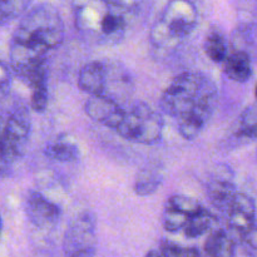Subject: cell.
<instances>
[{"label":"cell","instance_id":"obj_1","mask_svg":"<svg viewBox=\"0 0 257 257\" xmlns=\"http://www.w3.org/2000/svg\"><path fill=\"white\" fill-rule=\"evenodd\" d=\"M64 23L50 3L30 8L22 17L10 40L9 65L24 83L49 67L48 53L64 40Z\"/></svg>","mask_w":257,"mask_h":257},{"label":"cell","instance_id":"obj_2","mask_svg":"<svg viewBox=\"0 0 257 257\" xmlns=\"http://www.w3.org/2000/svg\"><path fill=\"white\" fill-rule=\"evenodd\" d=\"M217 104L215 83L198 72L178 74L168 84L160 99L163 113L177 120L178 133L192 141L202 132Z\"/></svg>","mask_w":257,"mask_h":257},{"label":"cell","instance_id":"obj_3","mask_svg":"<svg viewBox=\"0 0 257 257\" xmlns=\"http://www.w3.org/2000/svg\"><path fill=\"white\" fill-rule=\"evenodd\" d=\"M78 32L97 44L120 42L128 27L130 10L107 0H72Z\"/></svg>","mask_w":257,"mask_h":257},{"label":"cell","instance_id":"obj_4","mask_svg":"<svg viewBox=\"0 0 257 257\" xmlns=\"http://www.w3.org/2000/svg\"><path fill=\"white\" fill-rule=\"evenodd\" d=\"M198 23V10L191 0H170L151 28V44L161 50L177 48Z\"/></svg>","mask_w":257,"mask_h":257},{"label":"cell","instance_id":"obj_5","mask_svg":"<svg viewBox=\"0 0 257 257\" xmlns=\"http://www.w3.org/2000/svg\"><path fill=\"white\" fill-rule=\"evenodd\" d=\"M115 132L130 142L152 146L162 138L163 119L147 103H136L125 110L124 118Z\"/></svg>","mask_w":257,"mask_h":257},{"label":"cell","instance_id":"obj_6","mask_svg":"<svg viewBox=\"0 0 257 257\" xmlns=\"http://www.w3.org/2000/svg\"><path fill=\"white\" fill-rule=\"evenodd\" d=\"M32 130L29 109L25 104H17L9 112L2 132V171L3 175L25 152Z\"/></svg>","mask_w":257,"mask_h":257},{"label":"cell","instance_id":"obj_7","mask_svg":"<svg viewBox=\"0 0 257 257\" xmlns=\"http://www.w3.org/2000/svg\"><path fill=\"white\" fill-rule=\"evenodd\" d=\"M97 220L90 211L79 213L68 226L63 241L67 257H94L97 252Z\"/></svg>","mask_w":257,"mask_h":257},{"label":"cell","instance_id":"obj_8","mask_svg":"<svg viewBox=\"0 0 257 257\" xmlns=\"http://www.w3.org/2000/svg\"><path fill=\"white\" fill-rule=\"evenodd\" d=\"M84 112L92 120L114 131L125 115V110L119 103L107 94L90 97L84 104Z\"/></svg>","mask_w":257,"mask_h":257},{"label":"cell","instance_id":"obj_9","mask_svg":"<svg viewBox=\"0 0 257 257\" xmlns=\"http://www.w3.org/2000/svg\"><path fill=\"white\" fill-rule=\"evenodd\" d=\"M226 215L230 232L237 235L240 240L241 236L247 232L256 222L255 201L246 193L237 192L231 201Z\"/></svg>","mask_w":257,"mask_h":257},{"label":"cell","instance_id":"obj_10","mask_svg":"<svg viewBox=\"0 0 257 257\" xmlns=\"http://www.w3.org/2000/svg\"><path fill=\"white\" fill-rule=\"evenodd\" d=\"M25 213L30 222L42 230H50L59 221L60 208L39 192H29L25 201Z\"/></svg>","mask_w":257,"mask_h":257},{"label":"cell","instance_id":"obj_11","mask_svg":"<svg viewBox=\"0 0 257 257\" xmlns=\"http://www.w3.org/2000/svg\"><path fill=\"white\" fill-rule=\"evenodd\" d=\"M236 193L237 191L233 182L232 172L228 167L221 165L220 168L211 176V180H208L207 183V196L211 203L217 210L226 212Z\"/></svg>","mask_w":257,"mask_h":257},{"label":"cell","instance_id":"obj_12","mask_svg":"<svg viewBox=\"0 0 257 257\" xmlns=\"http://www.w3.org/2000/svg\"><path fill=\"white\" fill-rule=\"evenodd\" d=\"M107 68L99 60L83 65L78 75V87L90 97L104 94L107 88Z\"/></svg>","mask_w":257,"mask_h":257},{"label":"cell","instance_id":"obj_13","mask_svg":"<svg viewBox=\"0 0 257 257\" xmlns=\"http://www.w3.org/2000/svg\"><path fill=\"white\" fill-rule=\"evenodd\" d=\"M165 178L163 167L160 163H148L147 166L141 168L136 175L133 190L136 195L141 197L151 196L161 187Z\"/></svg>","mask_w":257,"mask_h":257},{"label":"cell","instance_id":"obj_14","mask_svg":"<svg viewBox=\"0 0 257 257\" xmlns=\"http://www.w3.org/2000/svg\"><path fill=\"white\" fill-rule=\"evenodd\" d=\"M205 257H235L236 240L227 230L216 228L211 231L203 246Z\"/></svg>","mask_w":257,"mask_h":257},{"label":"cell","instance_id":"obj_15","mask_svg":"<svg viewBox=\"0 0 257 257\" xmlns=\"http://www.w3.org/2000/svg\"><path fill=\"white\" fill-rule=\"evenodd\" d=\"M79 147L77 142L67 133L50 140L44 148V155L49 160L58 162H73L79 158Z\"/></svg>","mask_w":257,"mask_h":257},{"label":"cell","instance_id":"obj_16","mask_svg":"<svg viewBox=\"0 0 257 257\" xmlns=\"http://www.w3.org/2000/svg\"><path fill=\"white\" fill-rule=\"evenodd\" d=\"M223 72L230 78L238 83H245L252 75V63L247 52L235 50L223 62Z\"/></svg>","mask_w":257,"mask_h":257},{"label":"cell","instance_id":"obj_17","mask_svg":"<svg viewBox=\"0 0 257 257\" xmlns=\"http://www.w3.org/2000/svg\"><path fill=\"white\" fill-rule=\"evenodd\" d=\"M216 223V217L208 210L203 208L200 212L190 218L188 223L186 225L185 236L188 238H197L205 235L208 231H212L213 225Z\"/></svg>","mask_w":257,"mask_h":257},{"label":"cell","instance_id":"obj_18","mask_svg":"<svg viewBox=\"0 0 257 257\" xmlns=\"http://www.w3.org/2000/svg\"><path fill=\"white\" fill-rule=\"evenodd\" d=\"M203 50L208 59L213 63H223L228 57L226 40L221 33L212 30L208 33L203 42Z\"/></svg>","mask_w":257,"mask_h":257},{"label":"cell","instance_id":"obj_19","mask_svg":"<svg viewBox=\"0 0 257 257\" xmlns=\"http://www.w3.org/2000/svg\"><path fill=\"white\" fill-rule=\"evenodd\" d=\"M237 136L246 140H257V103L246 108L240 115Z\"/></svg>","mask_w":257,"mask_h":257},{"label":"cell","instance_id":"obj_20","mask_svg":"<svg viewBox=\"0 0 257 257\" xmlns=\"http://www.w3.org/2000/svg\"><path fill=\"white\" fill-rule=\"evenodd\" d=\"M190 218L191 217L188 215L166 203L165 208H163L162 217H161V222H162L163 228L168 232H178L181 230H185Z\"/></svg>","mask_w":257,"mask_h":257},{"label":"cell","instance_id":"obj_21","mask_svg":"<svg viewBox=\"0 0 257 257\" xmlns=\"http://www.w3.org/2000/svg\"><path fill=\"white\" fill-rule=\"evenodd\" d=\"M32 0H0V15L2 23L7 24L14 20L19 15H24L28 12Z\"/></svg>","mask_w":257,"mask_h":257},{"label":"cell","instance_id":"obj_22","mask_svg":"<svg viewBox=\"0 0 257 257\" xmlns=\"http://www.w3.org/2000/svg\"><path fill=\"white\" fill-rule=\"evenodd\" d=\"M160 253L162 257H202L196 247L181 246L171 241H162L160 243Z\"/></svg>","mask_w":257,"mask_h":257},{"label":"cell","instance_id":"obj_23","mask_svg":"<svg viewBox=\"0 0 257 257\" xmlns=\"http://www.w3.org/2000/svg\"><path fill=\"white\" fill-rule=\"evenodd\" d=\"M49 102V92H48V83L40 84L32 89V98H30V107L34 112H45Z\"/></svg>","mask_w":257,"mask_h":257},{"label":"cell","instance_id":"obj_24","mask_svg":"<svg viewBox=\"0 0 257 257\" xmlns=\"http://www.w3.org/2000/svg\"><path fill=\"white\" fill-rule=\"evenodd\" d=\"M240 243L248 257H257V221L247 232L241 236Z\"/></svg>","mask_w":257,"mask_h":257},{"label":"cell","instance_id":"obj_25","mask_svg":"<svg viewBox=\"0 0 257 257\" xmlns=\"http://www.w3.org/2000/svg\"><path fill=\"white\" fill-rule=\"evenodd\" d=\"M13 69L9 64H7L5 62L2 63V69H0V88H2V94L4 95L8 90L10 89V85H12V75H13Z\"/></svg>","mask_w":257,"mask_h":257},{"label":"cell","instance_id":"obj_26","mask_svg":"<svg viewBox=\"0 0 257 257\" xmlns=\"http://www.w3.org/2000/svg\"><path fill=\"white\" fill-rule=\"evenodd\" d=\"M145 257H162V255L160 253V251H156V250H151L148 251L147 255H146Z\"/></svg>","mask_w":257,"mask_h":257},{"label":"cell","instance_id":"obj_27","mask_svg":"<svg viewBox=\"0 0 257 257\" xmlns=\"http://www.w3.org/2000/svg\"><path fill=\"white\" fill-rule=\"evenodd\" d=\"M255 98H256V100H257V83H256V87H255Z\"/></svg>","mask_w":257,"mask_h":257}]
</instances>
